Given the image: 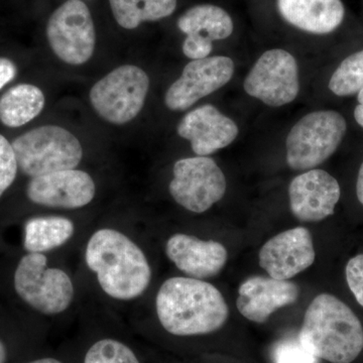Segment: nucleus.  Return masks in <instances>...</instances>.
I'll return each mask as SVG.
<instances>
[{"instance_id":"f257e3e1","label":"nucleus","mask_w":363,"mask_h":363,"mask_svg":"<svg viewBox=\"0 0 363 363\" xmlns=\"http://www.w3.org/2000/svg\"><path fill=\"white\" fill-rule=\"evenodd\" d=\"M164 330L176 336H197L219 330L229 309L218 289L202 279L174 277L164 281L156 298Z\"/></svg>"},{"instance_id":"f03ea898","label":"nucleus","mask_w":363,"mask_h":363,"mask_svg":"<svg viewBox=\"0 0 363 363\" xmlns=\"http://www.w3.org/2000/svg\"><path fill=\"white\" fill-rule=\"evenodd\" d=\"M85 262L96 274L100 288L112 298L135 300L149 288V260L135 241L116 229H98L91 235Z\"/></svg>"},{"instance_id":"7ed1b4c3","label":"nucleus","mask_w":363,"mask_h":363,"mask_svg":"<svg viewBox=\"0 0 363 363\" xmlns=\"http://www.w3.org/2000/svg\"><path fill=\"white\" fill-rule=\"evenodd\" d=\"M298 341L318 359L351 363L363 350V327L345 303L321 294L305 313Z\"/></svg>"},{"instance_id":"20e7f679","label":"nucleus","mask_w":363,"mask_h":363,"mask_svg":"<svg viewBox=\"0 0 363 363\" xmlns=\"http://www.w3.org/2000/svg\"><path fill=\"white\" fill-rule=\"evenodd\" d=\"M11 145L18 169L30 178L76 169L82 161L83 149L78 138L58 125L26 131Z\"/></svg>"},{"instance_id":"39448f33","label":"nucleus","mask_w":363,"mask_h":363,"mask_svg":"<svg viewBox=\"0 0 363 363\" xmlns=\"http://www.w3.org/2000/svg\"><path fill=\"white\" fill-rule=\"evenodd\" d=\"M18 297L45 315L65 312L74 298L73 281L63 269L48 267L44 253H30L21 257L13 277Z\"/></svg>"},{"instance_id":"423d86ee","label":"nucleus","mask_w":363,"mask_h":363,"mask_svg":"<svg viewBox=\"0 0 363 363\" xmlns=\"http://www.w3.org/2000/svg\"><path fill=\"white\" fill-rule=\"evenodd\" d=\"M347 130L337 111H322L301 118L286 138V162L296 171L323 164L338 149Z\"/></svg>"},{"instance_id":"0eeeda50","label":"nucleus","mask_w":363,"mask_h":363,"mask_svg":"<svg viewBox=\"0 0 363 363\" xmlns=\"http://www.w3.org/2000/svg\"><path fill=\"white\" fill-rule=\"evenodd\" d=\"M149 88L150 78L143 69L121 66L91 88V105L104 121L121 125L142 111Z\"/></svg>"},{"instance_id":"6e6552de","label":"nucleus","mask_w":363,"mask_h":363,"mask_svg":"<svg viewBox=\"0 0 363 363\" xmlns=\"http://www.w3.org/2000/svg\"><path fill=\"white\" fill-rule=\"evenodd\" d=\"M48 42L61 61L73 66L87 63L96 44L94 21L82 0H67L47 23Z\"/></svg>"},{"instance_id":"1a4fd4ad","label":"nucleus","mask_w":363,"mask_h":363,"mask_svg":"<svg viewBox=\"0 0 363 363\" xmlns=\"http://www.w3.org/2000/svg\"><path fill=\"white\" fill-rule=\"evenodd\" d=\"M173 173L169 194L188 211L204 213L225 195V176L210 157L179 160L174 164Z\"/></svg>"},{"instance_id":"9d476101","label":"nucleus","mask_w":363,"mask_h":363,"mask_svg":"<svg viewBox=\"0 0 363 363\" xmlns=\"http://www.w3.org/2000/svg\"><path fill=\"white\" fill-rule=\"evenodd\" d=\"M243 88L250 96L267 106L281 107L291 104L300 91L297 61L285 50H269L252 67Z\"/></svg>"},{"instance_id":"9b49d317","label":"nucleus","mask_w":363,"mask_h":363,"mask_svg":"<svg viewBox=\"0 0 363 363\" xmlns=\"http://www.w3.org/2000/svg\"><path fill=\"white\" fill-rule=\"evenodd\" d=\"M233 73L234 63L228 57L193 60L184 68L180 78L167 90L164 104L171 111H186L198 100L226 85Z\"/></svg>"},{"instance_id":"f8f14e48","label":"nucleus","mask_w":363,"mask_h":363,"mask_svg":"<svg viewBox=\"0 0 363 363\" xmlns=\"http://www.w3.org/2000/svg\"><path fill=\"white\" fill-rule=\"evenodd\" d=\"M259 257V266L271 278L289 281L314 264L311 233L305 227L279 233L262 245Z\"/></svg>"},{"instance_id":"ddd939ff","label":"nucleus","mask_w":363,"mask_h":363,"mask_svg":"<svg viewBox=\"0 0 363 363\" xmlns=\"http://www.w3.org/2000/svg\"><path fill=\"white\" fill-rule=\"evenodd\" d=\"M96 187L89 174L65 169L30 179L26 196L35 204L62 209H78L89 204Z\"/></svg>"},{"instance_id":"4468645a","label":"nucleus","mask_w":363,"mask_h":363,"mask_svg":"<svg viewBox=\"0 0 363 363\" xmlns=\"http://www.w3.org/2000/svg\"><path fill=\"white\" fill-rule=\"evenodd\" d=\"M340 195L337 180L323 169L296 177L289 187L291 211L301 222H319L333 215Z\"/></svg>"},{"instance_id":"2eb2a0df","label":"nucleus","mask_w":363,"mask_h":363,"mask_svg":"<svg viewBox=\"0 0 363 363\" xmlns=\"http://www.w3.org/2000/svg\"><path fill=\"white\" fill-rule=\"evenodd\" d=\"M177 131L181 138L191 143L193 152L201 157L228 147L238 135V125L233 119L210 104L186 114Z\"/></svg>"},{"instance_id":"dca6fc26","label":"nucleus","mask_w":363,"mask_h":363,"mask_svg":"<svg viewBox=\"0 0 363 363\" xmlns=\"http://www.w3.org/2000/svg\"><path fill=\"white\" fill-rule=\"evenodd\" d=\"M298 296L300 288L293 281L252 277L241 284L236 307L243 317L262 324L277 310L294 304Z\"/></svg>"},{"instance_id":"f3484780","label":"nucleus","mask_w":363,"mask_h":363,"mask_svg":"<svg viewBox=\"0 0 363 363\" xmlns=\"http://www.w3.org/2000/svg\"><path fill=\"white\" fill-rule=\"evenodd\" d=\"M168 259L183 274L193 279L217 276L225 267L228 253L218 241L202 240L189 234L177 233L166 245Z\"/></svg>"},{"instance_id":"a211bd4d","label":"nucleus","mask_w":363,"mask_h":363,"mask_svg":"<svg viewBox=\"0 0 363 363\" xmlns=\"http://www.w3.org/2000/svg\"><path fill=\"white\" fill-rule=\"evenodd\" d=\"M278 9L289 23L316 35L335 30L345 14L341 0H278Z\"/></svg>"},{"instance_id":"6ab92c4d","label":"nucleus","mask_w":363,"mask_h":363,"mask_svg":"<svg viewBox=\"0 0 363 363\" xmlns=\"http://www.w3.org/2000/svg\"><path fill=\"white\" fill-rule=\"evenodd\" d=\"M45 104L44 93L37 86H13L0 97V123L7 128H21L40 116Z\"/></svg>"},{"instance_id":"aec40b11","label":"nucleus","mask_w":363,"mask_h":363,"mask_svg":"<svg viewBox=\"0 0 363 363\" xmlns=\"http://www.w3.org/2000/svg\"><path fill=\"white\" fill-rule=\"evenodd\" d=\"M178 28L186 35H201L213 42L230 37L233 21L221 7L200 4L182 14L178 20Z\"/></svg>"},{"instance_id":"412c9836","label":"nucleus","mask_w":363,"mask_h":363,"mask_svg":"<svg viewBox=\"0 0 363 363\" xmlns=\"http://www.w3.org/2000/svg\"><path fill=\"white\" fill-rule=\"evenodd\" d=\"M74 233L75 225L66 217H35L26 223L23 247L30 253L51 252L65 245Z\"/></svg>"},{"instance_id":"4be33fe9","label":"nucleus","mask_w":363,"mask_h":363,"mask_svg":"<svg viewBox=\"0 0 363 363\" xmlns=\"http://www.w3.org/2000/svg\"><path fill=\"white\" fill-rule=\"evenodd\" d=\"M178 0H109L116 23L133 30L145 21L168 18L175 11Z\"/></svg>"},{"instance_id":"5701e85b","label":"nucleus","mask_w":363,"mask_h":363,"mask_svg":"<svg viewBox=\"0 0 363 363\" xmlns=\"http://www.w3.org/2000/svg\"><path fill=\"white\" fill-rule=\"evenodd\" d=\"M362 88L363 50L344 60L329 82V89L337 96H350Z\"/></svg>"},{"instance_id":"b1692460","label":"nucleus","mask_w":363,"mask_h":363,"mask_svg":"<svg viewBox=\"0 0 363 363\" xmlns=\"http://www.w3.org/2000/svg\"><path fill=\"white\" fill-rule=\"evenodd\" d=\"M84 363H140L135 352L116 339H101L93 344L85 355Z\"/></svg>"},{"instance_id":"393cba45","label":"nucleus","mask_w":363,"mask_h":363,"mask_svg":"<svg viewBox=\"0 0 363 363\" xmlns=\"http://www.w3.org/2000/svg\"><path fill=\"white\" fill-rule=\"evenodd\" d=\"M18 166L13 145L0 135V197L13 185Z\"/></svg>"},{"instance_id":"a878e982","label":"nucleus","mask_w":363,"mask_h":363,"mask_svg":"<svg viewBox=\"0 0 363 363\" xmlns=\"http://www.w3.org/2000/svg\"><path fill=\"white\" fill-rule=\"evenodd\" d=\"M272 357L274 363H318V358L306 350L298 339L277 344Z\"/></svg>"},{"instance_id":"bb28decb","label":"nucleus","mask_w":363,"mask_h":363,"mask_svg":"<svg viewBox=\"0 0 363 363\" xmlns=\"http://www.w3.org/2000/svg\"><path fill=\"white\" fill-rule=\"evenodd\" d=\"M345 272L348 286L358 304L363 307V253L347 262Z\"/></svg>"},{"instance_id":"cd10ccee","label":"nucleus","mask_w":363,"mask_h":363,"mask_svg":"<svg viewBox=\"0 0 363 363\" xmlns=\"http://www.w3.org/2000/svg\"><path fill=\"white\" fill-rule=\"evenodd\" d=\"M212 40L201 35H190L186 37L183 42L184 55L189 59L200 60L205 59L211 54Z\"/></svg>"},{"instance_id":"c85d7f7f","label":"nucleus","mask_w":363,"mask_h":363,"mask_svg":"<svg viewBox=\"0 0 363 363\" xmlns=\"http://www.w3.org/2000/svg\"><path fill=\"white\" fill-rule=\"evenodd\" d=\"M18 75V68L11 60L0 57V90L13 81Z\"/></svg>"},{"instance_id":"c756f323","label":"nucleus","mask_w":363,"mask_h":363,"mask_svg":"<svg viewBox=\"0 0 363 363\" xmlns=\"http://www.w3.org/2000/svg\"><path fill=\"white\" fill-rule=\"evenodd\" d=\"M357 99L359 104L355 107L354 118L357 123L363 128V88L358 92Z\"/></svg>"},{"instance_id":"7c9ffc66","label":"nucleus","mask_w":363,"mask_h":363,"mask_svg":"<svg viewBox=\"0 0 363 363\" xmlns=\"http://www.w3.org/2000/svg\"><path fill=\"white\" fill-rule=\"evenodd\" d=\"M357 194L358 200L363 205V162L362 167H360L359 172H358Z\"/></svg>"},{"instance_id":"2f4dec72","label":"nucleus","mask_w":363,"mask_h":363,"mask_svg":"<svg viewBox=\"0 0 363 363\" xmlns=\"http://www.w3.org/2000/svg\"><path fill=\"white\" fill-rule=\"evenodd\" d=\"M6 348L4 342L0 340V363H6Z\"/></svg>"},{"instance_id":"473e14b6","label":"nucleus","mask_w":363,"mask_h":363,"mask_svg":"<svg viewBox=\"0 0 363 363\" xmlns=\"http://www.w3.org/2000/svg\"><path fill=\"white\" fill-rule=\"evenodd\" d=\"M28 363H62L60 360L56 359V358L52 357H45L40 358V359L33 360V362H30Z\"/></svg>"}]
</instances>
